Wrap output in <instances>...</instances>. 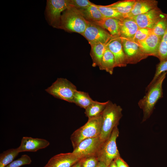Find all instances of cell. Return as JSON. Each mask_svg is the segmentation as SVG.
<instances>
[{
    "label": "cell",
    "instance_id": "cell-21",
    "mask_svg": "<svg viewBox=\"0 0 167 167\" xmlns=\"http://www.w3.org/2000/svg\"><path fill=\"white\" fill-rule=\"evenodd\" d=\"M106 44L97 43L91 45L90 55L92 60V66H99L106 49Z\"/></svg>",
    "mask_w": 167,
    "mask_h": 167
},
{
    "label": "cell",
    "instance_id": "cell-9",
    "mask_svg": "<svg viewBox=\"0 0 167 167\" xmlns=\"http://www.w3.org/2000/svg\"><path fill=\"white\" fill-rule=\"evenodd\" d=\"M103 142L99 136L85 139L74 149L72 153L80 160L96 156Z\"/></svg>",
    "mask_w": 167,
    "mask_h": 167
},
{
    "label": "cell",
    "instance_id": "cell-7",
    "mask_svg": "<svg viewBox=\"0 0 167 167\" xmlns=\"http://www.w3.org/2000/svg\"><path fill=\"white\" fill-rule=\"evenodd\" d=\"M76 86L66 79L58 78L45 91L54 97L73 103Z\"/></svg>",
    "mask_w": 167,
    "mask_h": 167
},
{
    "label": "cell",
    "instance_id": "cell-33",
    "mask_svg": "<svg viewBox=\"0 0 167 167\" xmlns=\"http://www.w3.org/2000/svg\"><path fill=\"white\" fill-rule=\"evenodd\" d=\"M92 3L88 0H70L71 5L79 10L86 8Z\"/></svg>",
    "mask_w": 167,
    "mask_h": 167
},
{
    "label": "cell",
    "instance_id": "cell-27",
    "mask_svg": "<svg viewBox=\"0 0 167 167\" xmlns=\"http://www.w3.org/2000/svg\"><path fill=\"white\" fill-rule=\"evenodd\" d=\"M167 72V59L164 61L160 62L156 66L154 76L149 84L146 88L147 91L156 82L160 75L164 72Z\"/></svg>",
    "mask_w": 167,
    "mask_h": 167
},
{
    "label": "cell",
    "instance_id": "cell-16",
    "mask_svg": "<svg viewBox=\"0 0 167 167\" xmlns=\"http://www.w3.org/2000/svg\"><path fill=\"white\" fill-rule=\"evenodd\" d=\"M156 0H136L130 12L125 17H131L145 13L158 7Z\"/></svg>",
    "mask_w": 167,
    "mask_h": 167
},
{
    "label": "cell",
    "instance_id": "cell-32",
    "mask_svg": "<svg viewBox=\"0 0 167 167\" xmlns=\"http://www.w3.org/2000/svg\"><path fill=\"white\" fill-rule=\"evenodd\" d=\"M82 167H96L99 161L96 156H93L80 160Z\"/></svg>",
    "mask_w": 167,
    "mask_h": 167
},
{
    "label": "cell",
    "instance_id": "cell-15",
    "mask_svg": "<svg viewBox=\"0 0 167 167\" xmlns=\"http://www.w3.org/2000/svg\"><path fill=\"white\" fill-rule=\"evenodd\" d=\"M162 37L153 33L144 40L137 42L147 56L157 58Z\"/></svg>",
    "mask_w": 167,
    "mask_h": 167
},
{
    "label": "cell",
    "instance_id": "cell-25",
    "mask_svg": "<svg viewBox=\"0 0 167 167\" xmlns=\"http://www.w3.org/2000/svg\"><path fill=\"white\" fill-rule=\"evenodd\" d=\"M19 153L18 148L3 151L0 155V167H5L13 161Z\"/></svg>",
    "mask_w": 167,
    "mask_h": 167
},
{
    "label": "cell",
    "instance_id": "cell-18",
    "mask_svg": "<svg viewBox=\"0 0 167 167\" xmlns=\"http://www.w3.org/2000/svg\"><path fill=\"white\" fill-rule=\"evenodd\" d=\"M93 23L106 30L112 36L120 37V19L113 18H103L99 21Z\"/></svg>",
    "mask_w": 167,
    "mask_h": 167
},
{
    "label": "cell",
    "instance_id": "cell-17",
    "mask_svg": "<svg viewBox=\"0 0 167 167\" xmlns=\"http://www.w3.org/2000/svg\"><path fill=\"white\" fill-rule=\"evenodd\" d=\"M121 37L133 40L139 28L136 22L132 18L125 17L120 19Z\"/></svg>",
    "mask_w": 167,
    "mask_h": 167
},
{
    "label": "cell",
    "instance_id": "cell-20",
    "mask_svg": "<svg viewBox=\"0 0 167 167\" xmlns=\"http://www.w3.org/2000/svg\"><path fill=\"white\" fill-rule=\"evenodd\" d=\"M116 67L115 62L113 55L106 46V48L99 66L101 70H105L112 75L114 68Z\"/></svg>",
    "mask_w": 167,
    "mask_h": 167
},
{
    "label": "cell",
    "instance_id": "cell-6",
    "mask_svg": "<svg viewBox=\"0 0 167 167\" xmlns=\"http://www.w3.org/2000/svg\"><path fill=\"white\" fill-rule=\"evenodd\" d=\"M119 134L117 126L114 128L109 138L104 142L96 155L99 161L104 163L108 166L116 158L120 156L116 144Z\"/></svg>",
    "mask_w": 167,
    "mask_h": 167
},
{
    "label": "cell",
    "instance_id": "cell-5",
    "mask_svg": "<svg viewBox=\"0 0 167 167\" xmlns=\"http://www.w3.org/2000/svg\"><path fill=\"white\" fill-rule=\"evenodd\" d=\"M70 6V0H47L45 14L48 24L60 29L62 14Z\"/></svg>",
    "mask_w": 167,
    "mask_h": 167
},
{
    "label": "cell",
    "instance_id": "cell-11",
    "mask_svg": "<svg viewBox=\"0 0 167 167\" xmlns=\"http://www.w3.org/2000/svg\"><path fill=\"white\" fill-rule=\"evenodd\" d=\"M165 14L158 7L145 13L129 18H132L136 22L139 28L152 29Z\"/></svg>",
    "mask_w": 167,
    "mask_h": 167
},
{
    "label": "cell",
    "instance_id": "cell-14",
    "mask_svg": "<svg viewBox=\"0 0 167 167\" xmlns=\"http://www.w3.org/2000/svg\"><path fill=\"white\" fill-rule=\"evenodd\" d=\"M79 160L72 152L61 153L51 157L44 167H71Z\"/></svg>",
    "mask_w": 167,
    "mask_h": 167
},
{
    "label": "cell",
    "instance_id": "cell-3",
    "mask_svg": "<svg viewBox=\"0 0 167 167\" xmlns=\"http://www.w3.org/2000/svg\"><path fill=\"white\" fill-rule=\"evenodd\" d=\"M88 23L81 12L71 5L62 14L60 29L81 34L85 30Z\"/></svg>",
    "mask_w": 167,
    "mask_h": 167
},
{
    "label": "cell",
    "instance_id": "cell-2",
    "mask_svg": "<svg viewBox=\"0 0 167 167\" xmlns=\"http://www.w3.org/2000/svg\"><path fill=\"white\" fill-rule=\"evenodd\" d=\"M121 107L108 101L101 115L102 123L100 137L104 142L111 135L114 128L118 126L122 116Z\"/></svg>",
    "mask_w": 167,
    "mask_h": 167
},
{
    "label": "cell",
    "instance_id": "cell-23",
    "mask_svg": "<svg viewBox=\"0 0 167 167\" xmlns=\"http://www.w3.org/2000/svg\"><path fill=\"white\" fill-rule=\"evenodd\" d=\"M108 101L101 102L96 101L85 109V115L88 119L98 117L101 115L105 109Z\"/></svg>",
    "mask_w": 167,
    "mask_h": 167
},
{
    "label": "cell",
    "instance_id": "cell-8",
    "mask_svg": "<svg viewBox=\"0 0 167 167\" xmlns=\"http://www.w3.org/2000/svg\"><path fill=\"white\" fill-rule=\"evenodd\" d=\"M81 35L88 40L90 45L97 43L107 44L113 37L103 28L88 21L85 30Z\"/></svg>",
    "mask_w": 167,
    "mask_h": 167
},
{
    "label": "cell",
    "instance_id": "cell-22",
    "mask_svg": "<svg viewBox=\"0 0 167 167\" xmlns=\"http://www.w3.org/2000/svg\"><path fill=\"white\" fill-rule=\"evenodd\" d=\"M135 1L136 0H121L107 6L121 14L125 18L131 11Z\"/></svg>",
    "mask_w": 167,
    "mask_h": 167
},
{
    "label": "cell",
    "instance_id": "cell-30",
    "mask_svg": "<svg viewBox=\"0 0 167 167\" xmlns=\"http://www.w3.org/2000/svg\"><path fill=\"white\" fill-rule=\"evenodd\" d=\"M31 162L30 157L28 155L24 154L19 159L12 161L5 167H19L24 165H29Z\"/></svg>",
    "mask_w": 167,
    "mask_h": 167
},
{
    "label": "cell",
    "instance_id": "cell-26",
    "mask_svg": "<svg viewBox=\"0 0 167 167\" xmlns=\"http://www.w3.org/2000/svg\"><path fill=\"white\" fill-rule=\"evenodd\" d=\"M96 5L104 18H113L121 19L124 18L122 14L107 5Z\"/></svg>",
    "mask_w": 167,
    "mask_h": 167
},
{
    "label": "cell",
    "instance_id": "cell-24",
    "mask_svg": "<svg viewBox=\"0 0 167 167\" xmlns=\"http://www.w3.org/2000/svg\"><path fill=\"white\" fill-rule=\"evenodd\" d=\"M94 101L88 93L77 90L75 93L73 103L85 109Z\"/></svg>",
    "mask_w": 167,
    "mask_h": 167
},
{
    "label": "cell",
    "instance_id": "cell-13",
    "mask_svg": "<svg viewBox=\"0 0 167 167\" xmlns=\"http://www.w3.org/2000/svg\"><path fill=\"white\" fill-rule=\"evenodd\" d=\"M49 144L48 140L44 139L24 137L18 148L19 153L24 152H35L46 148Z\"/></svg>",
    "mask_w": 167,
    "mask_h": 167
},
{
    "label": "cell",
    "instance_id": "cell-12",
    "mask_svg": "<svg viewBox=\"0 0 167 167\" xmlns=\"http://www.w3.org/2000/svg\"><path fill=\"white\" fill-rule=\"evenodd\" d=\"M106 46L114 56L116 67H126L127 64L121 37H113L107 44Z\"/></svg>",
    "mask_w": 167,
    "mask_h": 167
},
{
    "label": "cell",
    "instance_id": "cell-19",
    "mask_svg": "<svg viewBox=\"0 0 167 167\" xmlns=\"http://www.w3.org/2000/svg\"><path fill=\"white\" fill-rule=\"evenodd\" d=\"M79 10L85 19L89 22H95L104 18L96 5L93 3L86 8Z\"/></svg>",
    "mask_w": 167,
    "mask_h": 167
},
{
    "label": "cell",
    "instance_id": "cell-36",
    "mask_svg": "<svg viewBox=\"0 0 167 167\" xmlns=\"http://www.w3.org/2000/svg\"><path fill=\"white\" fill-rule=\"evenodd\" d=\"M96 167H108V166L104 163L99 161Z\"/></svg>",
    "mask_w": 167,
    "mask_h": 167
},
{
    "label": "cell",
    "instance_id": "cell-35",
    "mask_svg": "<svg viewBox=\"0 0 167 167\" xmlns=\"http://www.w3.org/2000/svg\"><path fill=\"white\" fill-rule=\"evenodd\" d=\"M71 167H82L80 160L74 164Z\"/></svg>",
    "mask_w": 167,
    "mask_h": 167
},
{
    "label": "cell",
    "instance_id": "cell-4",
    "mask_svg": "<svg viewBox=\"0 0 167 167\" xmlns=\"http://www.w3.org/2000/svg\"><path fill=\"white\" fill-rule=\"evenodd\" d=\"M102 120L101 114L98 117L88 119L84 125L73 132L70 137L73 149L85 139L99 136Z\"/></svg>",
    "mask_w": 167,
    "mask_h": 167
},
{
    "label": "cell",
    "instance_id": "cell-31",
    "mask_svg": "<svg viewBox=\"0 0 167 167\" xmlns=\"http://www.w3.org/2000/svg\"><path fill=\"white\" fill-rule=\"evenodd\" d=\"M152 33V29L148 28H139L136 33L133 41L138 42L142 41Z\"/></svg>",
    "mask_w": 167,
    "mask_h": 167
},
{
    "label": "cell",
    "instance_id": "cell-34",
    "mask_svg": "<svg viewBox=\"0 0 167 167\" xmlns=\"http://www.w3.org/2000/svg\"><path fill=\"white\" fill-rule=\"evenodd\" d=\"M113 161L117 167H129L126 162L121 158L120 156L117 157Z\"/></svg>",
    "mask_w": 167,
    "mask_h": 167
},
{
    "label": "cell",
    "instance_id": "cell-1",
    "mask_svg": "<svg viewBox=\"0 0 167 167\" xmlns=\"http://www.w3.org/2000/svg\"><path fill=\"white\" fill-rule=\"evenodd\" d=\"M167 73L166 72L162 74L153 85L146 91L145 95L139 101L138 105L143 112L142 122L149 118L156 104L163 97L162 84Z\"/></svg>",
    "mask_w": 167,
    "mask_h": 167
},
{
    "label": "cell",
    "instance_id": "cell-10",
    "mask_svg": "<svg viewBox=\"0 0 167 167\" xmlns=\"http://www.w3.org/2000/svg\"><path fill=\"white\" fill-rule=\"evenodd\" d=\"M121 38L127 64H136L148 57L138 43L133 40Z\"/></svg>",
    "mask_w": 167,
    "mask_h": 167
},
{
    "label": "cell",
    "instance_id": "cell-37",
    "mask_svg": "<svg viewBox=\"0 0 167 167\" xmlns=\"http://www.w3.org/2000/svg\"><path fill=\"white\" fill-rule=\"evenodd\" d=\"M108 167H117V166L114 161H113L111 162Z\"/></svg>",
    "mask_w": 167,
    "mask_h": 167
},
{
    "label": "cell",
    "instance_id": "cell-29",
    "mask_svg": "<svg viewBox=\"0 0 167 167\" xmlns=\"http://www.w3.org/2000/svg\"><path fill=\"white\" fill-rule=\"evenodd\" d=\"M160 62L167 59V27L160 43L157 57Z\"/></svg>",
    "mask_w": 167,
    "mask_h": 167
},
{
    "label": "cell",
    "instance_id": "cell-28",
    "mask_svg": "<svg viewBox=\"0 0 167 167\" xmlns=\"http://www.w3.org/2000/svg\"><path fill=\"white\" fill-rule=\"evenodd\" d=\"M167 27V14L162 17L152 29V33L162 38Z\"/></svg>",
    "mask_w": 167,
    "mask_h": 167
}]
</instances>
